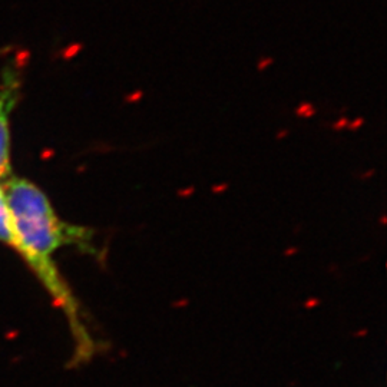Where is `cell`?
I'll use <instances>...</instances> for the list:
<instances>
[{"label":"cell","instance_id":"cell-1","mask_svg":"<svg viewBox=\"0 0 387 387\" xmlns=\"http://www.w3.org/2000/svg\"><path fill=\"white\" fill-rule=\"evenodd\" d=\"M2 188L10 214L15 238L13 249L30 267L32 273L49 292L55 306L68 318L75 340V361L82 363L91 359L96 344L86 328L76 298L60 275L53 258L66 245L91 248L89 231L63 223L48 197L30 181L9 178Z\"/></svg>","mask_w":387,"mask_h":387},{"label":"cell","instance_id":"cell-2","mask_svg":"<svg viewBox=\"0 0 387 387\" xmlns=\"http://www.w3.org/2000/svg\"><path fill=\"white\" fill-rule=\"evenodd\" d=\"M20 95V77L13 69H6L0 82V178L10 172V129L9 118Z\"/></svg>","mask_w":387,"mask_h":387},{"label":"cell","instance_id":"cell-3","mask_svg":"<svg viewBox=\"0 0 387 387\" xmlns=\"http://www.w3.org/2000/svg\"><path fill=\"white\" fill-rule=\"evenodd\" d=\"M0 242L6 244L9 247H15V238L12 231V223H10V214H9L8 204L5 192L0 185Z\"/></svg>","mask_w":387,"mask_h":387}]
</instances>
